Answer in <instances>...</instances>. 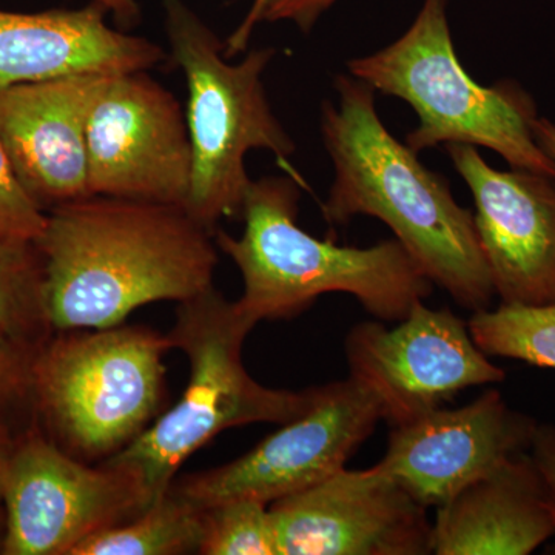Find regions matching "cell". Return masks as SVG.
Wrapping results in <instances>:
<instances>
[{"mask_svg": "<svg viewBox=\"0 0 555 555\" xmlns=\"http://www.w3.org/2000/svg\"><path fill=\"white\" fill-rule=\"evenodd\" d=\"M35 243L56 332L116 326L142 306L215 287V232L181 206L87 196L47 211Z\"/></svg>", "mask_w": 555, "mask_h": 555, "instance_id": "6da1fadb", "label": "cell"}, {"mask_svg": "<svg viewBox=\"0 0 555 555\" xmlns=\"http://www.w3.org/2000/svg\"><path fill=\"white\" fill-rule=\"evenodd\" d=\"M338 107L323 105L321 134L335 179L323 204L331 225L374 217L392 230L430 283L470 312L491 308V272L473 211L447 179L423 166L378 118L375 90L352 75L335 79Z\"/></svg>", "mask_w": 555, "mask_h": 555, "instance_id": "7a4b0ae2", "label": "cell"}, {"mask_svg": "<svg viewBox=\"0 0 555 555\" xmlns=\"http://www.w3.org/2000/svg\"><path fill=\"white\" fill-rule=\"evenodd\" d=\"M299 181H251L244 199L243 235L215 232L219 251L243 276L240 308L261 321L301 315L321 295L349 294L382 321L403 320L434 284L398 240L366 248L337 246L298 225Z\"/></svg>", "mask_w": 555, "mask_h": 555, "instance_id": "3957f363", "label": "cell"}, {"mask_svg": "<svg viewBox=\"0 0 555 555\" xmlns=\"http://www.w3.org/2000/svg\"><path fill=\"white\" fill-rule=\"evenodd\" d=\"M257 324L238 301L215 287L179 302L167 335L171 347L188 357V387L137 441L104 462L137 478L150 502L169 491L190 456L224 430L255 423L283 425L308 408L312 387L273 389L248 374L243 347Z\"/></svg>", "mask_w": 555, "mask_h": 555, "instance_id": "277c9868", "label": "cell"}, {"mask_svg": "<svg viewBox=\"0 0 555 555\" xmlns=\"http://www.w3.org/2000/svg\"><path fill=\"white\" fill-rule=\"evenodd\" d=\"M169 335L138 324L54 332L33 356V415L62 451L107 462L167 406Z\"/></svg>", "mask_w": 555, "mask_h": 555, "instance_id": "5b68a950", "label": "cell"}, {"mask_svg": "<svg viewBox=\"0 0 555 555\" xmlns=\"http://www.w3.org/2000/svg\"><path fill=\"white\" fill-rule=\"evenodd\" d=\"M448 0H425L409 30L389 47L347 64L353 78L406 101L418 127L406 137L415 153L440 144L494 150L513 169L555 178V160L537 144L534 101L513 80L483 87L456 56Z\"/></svg>", "mask_w": 555, "mask_h": 555, "instance_id": "8992f818", "label": "cell"}, {"mask_svg": "<svg viewBox=\"0 0 555 555\" xmlns=\"http://www.w3.org/2000/svg\"><path fill=\"white\" fill-rule=\"evenodd\" d=\"M173 64L188 80L192 188L185 210L211 232L221 219L243 217L251 179L250 150H268L287 163L297 145L270 107L262 75L275 50H251L230 64L224 43L182 0H163Z\"/></svg>", "mask_w": 555, "mask_h": 555, "instance_id": "52a82bcc", "label": "cell"}, {"mask_svg": "<svg viewBox=\"0 0 555 555\" xmlns=\"http://www.w3.org/2000/svg\"><path fill=\"white\" fill-rule=\"evenodd\" d=\"M3 555H72L150 505L144 486L119 467L62 451L36 423L21 430L3 470Z\"/></svg>", "mask_w": 555, "mask_h": 555, "instance_id": "ba28073f", "label": "cell"}, {"mask_svg": "<svg viewBox=\"0 0 555 555\" xmlns=\"http://www.w3.org/2000/svg\"><path fill=\"white\" fill-rule=\"evenodd\" d=\"M382 420L377 397L356 378L312 387L308 408L257 447L228 465L175 478L171 488L201 509L232 500L272 505L345 469Z\"/></svg>", "mask_w": 555, "mask_h": 555, "instance_id": "9c48e42d", "label": "cell"}, {"mask_svg": "<svg viewBox=\"0 0 555 555\" xmlns=\"http://www.w3.org/2000/svg\"><path fill=\"white\" fill-rule=\"evenodd\" d=\"M345 350L350 377L377 397L383 420L392 427L443 408L469 387L506 379L474 343L467 321L423 301L396 327L357 324L346 335Z\"/></svg>", "mask_w": 555, "mask_h": 555, "instance_id": "30bf717a", "label": "cell"}, {"mask_svg": "<svg viewBox=\"0 0 555 555\" xmlns=\"http://www.w3.org/2000/svg\"><path fill=\"white\" fill-rule=\"evenodd\" d=\"M90 195L185 208L193 153L178 98L147 72L108 76L87 129Z\"/></svg>", "mask_w": 555, "mask_h": 555, "instance_id": "8fae6325", "label": "cell"}, {"mask_svg": "<svg viewBox=\"0 0 555 555\" xmlns=\"http://www.w3.org/2000/svg\"><path fill=\"white\" fill-rule=\"evenodd\" d=\"M269 507L280 555L433 554L427 507L374 467H345Z\"/></svg>", "mask_w": 555, "mask_h": 555, "instance_id": "7c38bea8", "label": "cell"}, {"mask_svg": "<svg viewBox=\"0 0 555 555\" xmlns=\"http://www.w3.org/2000/svg\"><path fill=\"white\" fill-rule=\"evenodd\" d=\"M539 423L486 390L473 403L393 426L374 466L420 505L440 507L514 455L528 452Z\"/></svg>", "mask_w": 555, "mask_h": 555, "instance_id": "4fadbf2b", "label": "cell"}, {"mask_svg": "<svg viewBox=\"0 0 555 555\" xmlns=\"http://www.w3.org/2000/svg\"><path fill=\"white\" fill-rule=\"evenodd\" d=\"M447 150L473 193L495 295L506 305L555 302V178L492 169L476 145Z\"/></svg>", "mask_w": 555, "mask_h": 555, "instance_id": "5bb4252c", "label": "cell"}, {"mask_svg": "<svg viewBox=\"0 0 555 555\" xmlns=\"http://www.w3.org/2000/svg\"><path fill=\"white\" fill-rule=\"evenodd\" d=\"M108 76L78 75L0 90V142L43 210L87 198L91 108Z\"/></svg>", "mask_w": 555, "mask_h": 555, "instance_id": "9a60e30c", "label": "cell"}, {"mask_svg": "<svg viewBox=\"0 0 555 555\" xmlns=\"http://www.w3.org/2000/svg\"><path fill=\"white\" fill-rule=\"evenodd\" d=\"M96 3L79 10H0V90L78 75L149 72L167 60L158 43L109 27Z\"/></svg>", "mask_w": 555, "mask_h": 555, "instance_id": "2e32d148", "label": "cell"}, {"mask_svg": "<svg viewBox=\"0 0 555 555\" xmlns=\"http://www.w3.org/2000/svg\"><path fill=\"white\" fill-rule=\"evenodd\" d=\"M555 535V507L529 452L437 507L436 555H528Z\"/></svg>", "mask_w": 555, "mask_h": 555, "instance_id": "e0dca14e", "label": "cell"}, {"mask_svg": "<svg viewBox=\"0 0 555 555\" xmlns=\"http://www.w3.org/2000/svg\"><path fill=\"white\" fill-rule=\"evenodd\" d=\"M203 535L204 509L170 486L137 517L90 537L72 555L199 554Z\"/></svg>", "mask_w": 555, "mask_h": 555, "instance_id": "ac0fdd59", "label": "cell"}, {"mask_svg": "<svg viewBox=\"0 0 555 555\" xmlns=\"http://www.w3.org/2000/svg\"><path fill=\"white\" fill-rule=\"evenodd\" d=\"M35 241L0 238V335L36 353L54 335Z\"/></svg>", "mask_w": 555, "mask_h": 555, "instance_id": "d6986e66", "label": "cell"}, {"mask_svg": "<svg viewBox=\"0 0 555 555\" xmlns=\"http://www.w3.org/2000/svg\"><path fill=\"white\" fill-rule=\"evenodd\" d=\"M470 337L486 356L555 369V302L506 305L473 312Z\"/></svg>", "mask_w": 555, "mask_h": 555, "instance_id": "ffe728a7", "label": "cell"}, {"mask_svg": "<svg viewBox=\"0 0 555 555\" xmlns=\"http://www.w3.org/2000/svg\"><path fill=\"white\" fill-rule=\"evenodd\" d=\"M270 505L232 500L204 509L201 555H280Z\"/></svg>", "mask_w": 555, "mask_h": 555, "instance_id": "44dd1931", "label": "cell"}, {"mask_svg": "<svg viewBox=\"0 0 555 555\" xmlns=\"http://www.w3.org/2000/svg\"><path fill=\"white\" fill-rule=\"evenodd\" d=\"M47 224V211L22 188L0 142V238L36 241Z\"/></svg>", "mask_w": 555, "mask_h": 555, "instance_id": "7402d4cb", "label": "cell"}, {"mask_svg": "<svg viewBox=\"0 0 555 555\" xmlns=\"http://www.w3.org/2000/svg\"><path fill=\"white\" fill-rule=\"evenodd\" d=\"M35 353L0 335V422L11 427V420L35 422L33 415L31 363ZM13 429V427H11Z\"/></svg>", "mask_w": 555, "mask_h": 555, "instance_id": "603a6c76", "label": "cell"}, {"mask_svg": "<svg viewBox=\"0 0 555 555\" xmlns=\"http://www.w3.org/2000/svg\"><path fill=\"white\" fill-rule=\"evenodd\" d=\"M90 2L104 9L105 13L109 14L122 30L133 28L141 21L138 0H90ZM280 2L281 0H254L251 2L250 10L247 11L240 27L224 42V54L228 60L247 50L248 40L254 35L255 28L261 22L268 21L270 11L275 9Z\"/></svg>", "mask_w": 555, "mask_h": 555, "instance_id": "cb8c5ba5", "label": "cell"}, {"mask_svg": "<svg viewBox=\"0 0 555 555\" xmlns=\"http://www.w3.org/2000/svg\"><path fill=\"white\" fill-rule=\"evenodd\" d=\"M337 2L338 0H281L275 9L270 11L268 21H291L302 31L308 33L312 30L321 14Z\"/></svg>", "mask_w": 555, "mask_h": 555, "instance_id": "d4e9b609", "label": "cell"}, {"mask_svg": "<svg viewBox=\"0 0 555 555\" xmlns=\"http://www.w3.org/2000/svg\"><path fill=\"white\" fill-rule=\"evenodd\" d=\"M529 451L555 507V426L537 425Z\"/></svg>", "mask_w": 555, "mask_h": 555, "instance_id": "484cf974", "label": "cell"}, {"mask_svg": "<svg viewBox=\"0 0 555 555\" xmlns=\"http://www.w3.org/2000/svg\"><path fill=\"white\" fill-rule=\"evenodd\" d=\"M534 137L543 152L555 160V124L546 118H537Z\"/></svg>", "mask_w": 555, "mask_h": 555, "instance_id": "4316f807", "label": "cell"}, {"mask_svg": "<svg viewBox=\"0 0 555 555\" xmlns=\"http://www.w3.org/2000/svg\"><path fill=\"white\" fill-rule=\"evenodd\" d=\"M16 436L17 434H14L9 425L0 422V483H2L3 470H5L7 462L13 451Z\"/></svg>", "mask_w": 555, "mask_h": 555, "instance_id": "83f0119b", "label": "cell"}, {"mask_svg": "<svg viewBox=\"0 0 555 555\" xmlns=\"http://www.w3.org/2000/svg\"><path fill=\"white\" fill-rule=\"evenodd\" d=\"M3 532H5V514H3L2 503H0V547H2Z\"/></svg>", "mask_w": 555, "mask_h": 555, "instance_id": "f1b7e54d", "label": "cell"}]
</instances>
